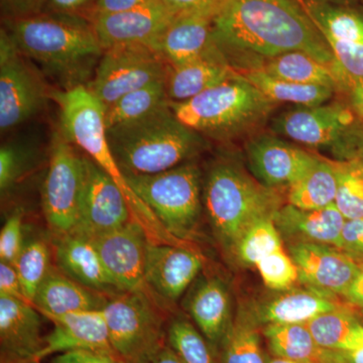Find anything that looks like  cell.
<instances>
[{
	"label": "cell",
	"instance_id": "681fc988",
	"mask_svg": "<svg viewBox=\"0 0 363 363\" xmlns=\"http://www.w3.org/2000/svg\"><path fill=\"white\" fill-rule=\"evenodd\" d=\"M14 18L40 13L45 0H2Z\"/></svg>",
	"mask_w": 363,
	"mask_h": 363
},
{
	"label": "cell",
	"instance_id": "9f6ffc18",
	"mask_svg": "<svg viewBox=\"0 0 363 363\" xmlns=\"http://www.w3.org/2000/svg\"><path fill=\"white\" fill-rule=\"evenodd\" d=\"M267 363H304L295 362V360L286 359L278 357H267Z\"/></svg>",
	"mask_w": 363,
	"mask_h": 363
},
{
	"label": "cell",
	"instance_id": "f1b7e54d",
	"mask_svg": "<svg viewBox=\"0 0 363 363\" xmlns=\"http://www.w3.org/2000/svg\"><path fill=\"white\" fill-rule=\"evenodd\" d=\"M337 190V161L320 157L302 179L288 188V204L301 209H322L335 204Z\"/></svg>",
	"mask_w": 363,
	"mask_h": 363
},
{
	"label": "cell",
	"instance_id": "277c9868",
	"mask_svg": "<svg viewBox=\"0 0 363 363\" xmlns=\"http://www.w3.org/2000/svg\"><path fill=\"white\" fill-rule=\"evenodd\" d=\"M203 204L215 238L230 253L248 227L281 206L278 189L262 185L233 159L219 160L210 168Z\"/></svg>",
	"mask_w": 363,
	"mask_h": 363
},
{
	"label": "cell",
	"instance_id": "30bf717a",
	"mask_svg": "<svg viewBox=\"0 0 363 363\" xmlns=\"http://www.w3.org/2000/svg\"><path fill=\"white\" fill-rule=\"evenodd\" d=\"M322 33L332 55V72L339 90L350 91L363 84V9L330 0H301Z\"/></svg>",
	"mask_w": 363,
	"mask_h": 363
},
{
	"label": "cell",
	"instance_id": "6f0895ef",
	"mask_svg": "<svg viewBox=\"0 0 363 363\" xmlns=\"http://www.w3.org/2000/svg\"><path fill=\"white\" fill-rule=\"evenodd\" d=\"M35 359H11V358L1 357L0 363H40Z\"/></svg>",
	"mask_w": 363,
	"mask_h": 363
},
{
	"label": "cell",
	"instance_id": "836d02e7",
	"mask_svg": "<svg viewBox=\"0 0 363 363\" xmlns=\"http://www.w3.org/2000/svg\"><path fill=\"white\" fill-rule=\"evenodd\" d=\"M259 325L241 309L220 346V363H267L260 343Z\"/></svg>",
	"mask_w": 363,
	"mask_h": 363
},
{
	"label": "cell",
	"instance_id": "7c38bea8",
	"mask_svg": "<svg viewBox=\"0 0 363 363\" xmlns=\"http://www.w3.org/2000/svg\"><path fill=\"white\" fill-rule=\"evenodd\" d=\"M84 180V156L63 135L52 147L42 189L45 221L58 236L73 233L77 224Z\"/></svg>",
	"mask_w": 363,
	"mask_h": 363
},
{
	"label": "cell",
	"instance_id": "ac0fdd59",
	"mask_svg": "<svg viewBox=\"0 0 363 363\" xmlns=\"http://www.w3.org/2000/svg\"><path fill=\"white\" fill-rule=\"evenodd\" d=\"M286 252L297 267L298 281L341 297L359 269V259L330 245L291 243Z\"/></svg>",
	"mask_w": 363,
	"mask_h": 363
},
{
	"label": "cell",
	"instance_id": "d6986e66",
	"mask_svg": "<svg viewBox=\"0 0 363 363\" xmlns=\"http://www.w3.org/2000/svg\"><path fill=\"white\" fill-rule=\"evenodd\" d=\"M202 267L199 253L187 245L152 241L147 252L145 286L155 297L176 302L194 283Z\"/></svg>",
	"mask_w": 363,
	"mask_h": 363
},
{
	"label": "cell",
	"instance_id": "f35d334b",
	"mask_svg": "<svg viewBox=\"0 0 363 363\" xmlns=\"http://www.w3.org/2000/svg\"><path fill=\"white\" fill-rule=\"evenodd\" d=\"M337 164L336 207L346 220L363 218V162L357 157Z\"/></svg>",
	"mask_w": 363,
	"mask_h": 363
},
{
	"label": "cell",
	"instance_id": "1f68e13d",
	"mask_svg": "<svg viewBox=\"0 0 363 363\" xmlns=\"http://www.w3.org/2000/svg\"><path fill=\"white\" fill-rule=\"evenodd\" d=\"M274 357L304 363H316L325 350L317 345L307 324H271L262 329Z\"/></svg>",
	"mask_w": 363,
	"mask_h": 363
},
{
	"label": "cell",
	"instance_id": "db71d44e",
	"mask_svg": "<svg viewBox=\"0 0 363 363\" xmlns=\"http://www.w3.org/2000/svg\"><path fill=\"white\" fill-rule=\"evenodd\" d=\"M350 105L363 125V84L358 85L350 93Z\"/></svg>",
	"mask_w": 363,
	"mask_h": 363
},
{
	"label": "cell",
	"instance_id": "c3c4849f",
	"mask_svg": "<svg viewBox=\"0 0 363 363\" xmlns=\"http://www.w3.org/2000/svg\"><path fill=\"white\" fill-rule=\"evenodd\" d=\"M96 0H45L50 13L78 14L87 11Z\"/></svg>",
	"mask_w": 363,
	"mask_h": 363
},
{
	"label": "cell",
	"instance_id": "4fadbf2b",
	"mask_svg": "<svg viewBox=\"0 0 363 363\" xmlns=\"http://www.w3.org/2000/svg\"><path fill=\"white\" fill-rule=\"evenodd\" d=\"M11 33H0V130H13L37 114L45 104V88L28 66Z\"/></svg>",
	"mask_w": 363,
	"mask_h": 363
},
{
	"label": "cell",
	"instance_id": "d6a6232c",
	"mask_svg": "<svg viewBox=\"0 0 363 363\" xmlns=\"http://www.w3.org/2000/svg\"><path fill=\"white\" fill-rule=\"evenodd\" d=\"M168 104L166 81H157L133 91L105 109L106 130L138 121Z\"/></svg>",
	"mask_w": 363,
	"mask_h": 363
},
{
	"label": "cell",
	"instance_id": "74e56055",
	"mask_svg": "<svg viewBox=\"0 0 363 363\" xmlns=\"http://www.w3.org/2000/svg\"><path fill=\"white\" fill-rule=\"evenodd\" d=\"M51 253L47 243L33 240L26 243L16 259L14 267L20 278L23 295L33 305L38 290L51 269Z\"/></svg>",
	"mask_w": 363,
	"mask_h": 363
},
{
	"label": "cell",
	"instance_id": "f5cc1de1",
	"mask_svg": "<svg viewBox=\"0 0 363 363\" xmlns=\"http://www.w3.org/2000/svg\"><path fill=\"white\" fill-rule=\"evenodd\" d=\"M145 363H181V362L168 344H164Z\"/></svg>",
	"mask_w": 363,
	"mask_h": 363
},
{
	"label": "cell",
	"instance_id": "83f0119b",
	"mask_svg": "<svg viewBox=\"0 0 363 363\" xmlns=\"http://www.w3.org/2000/svg\"><path fill=\"white\" fill-rule=\"evenodd\" d=\"M238 73L223 56L208 57L181 65H169L167 94L172 104L187 101L225 82Z\"/></svg>",
	"mask_w": 363,
	"mask_h": 363
},
{
	"label": "cell",
	"instance_id": "d4e9b609",
	"mask_svg": "<svg viewBox=\"0 0 363 363\" xmlns=\"http://www.w3.org/2000/svg\"><path fill=\"white\" fill-rule=\"evenodd\" d=\"M186 308L208 342L214 350H220L233 324L226 284L216 277L200 279L189 293Z\"/></svg>",
	"mask_w": 363,
	"mask_h": 363
},
{
	"label": "cell",
	"instance_id": "e575fe53",
	"mask_svg": "<svg viewBox=\"0 0 363 363\" xmlns=\"http://www.w3.org/2000/svg\"><path fill=\"white\" fill-rule=\"evenodd\" d=\"M306 324L319 347L343 352L362 323L354 313L343 306L338 309L322 313Z\"/></svg>",
	"mask_w": 363,
	"mask_h": 363
},
{
	"label": "cell",
	"instance_id": "7402d4cb",
	"mask_svg": "<svg viewBox=\"0 0 363 363\" xmlns=\"http://www.w3.org/2000/svg\"><path fill=\"white\" fill-rule=\"evenodd\" d=\"M274 224L284 242L317 243L340 247L341 233L346 219L335 204L322 209H301L281 205L274 212Z\"/></svg>",
	"mask_w": 363,
	"mask_h": 363
},
{
	"label": "cell",
	"instance_id": "484cf974",
	"mask_svg": "<svg viewBox=\"0 0 363 363\" xmlns=\"http://www.w3.org/2000/svg\"><path fill=\"white\" fill-rule=\"evenodd\" d=\"M111 296L97 292L74 281L58 267H51L43 281L33 306L45 317L50 318L69 313L102 310Z\"/></svg>",
	"mask_w": 363,
	"mask_h": 363
},
{
	"label": "cell",
	"instance_id": "9c48e42d",
	"mask_svg": "<svg viewBox=\"0 0 363 363\" xmlns=\"http://www.w3.org/2000/svg\"><path fill=\"white\" fill-rule=\"evenodd\" d=\"M109 340L126 363H145L166 344L164 317L147 289L116 294L104 309Z\"/></svg>",
	"mask_w": 363,
	"mask_h": 363
},
{
	"label": "cell",
	"instance_id": "44dd1931",
	"mask_svg": "<svg viewBox=\"0 0 363 363\" xmlns=\"http://www.w3.org/2000/svg\"><path fill=\"white\" fill-rule=\"evenodd\" d=\"M54 329L45 337L37 360L72 350L114 353L102 310H91L50 317Z\"/></svg>",
	"mask_w": 363,
	"mask_h": 363
},
{
	"label": "cell",
	"instance_id": "ffe728a7",
	"mask_svg": "<svg viewBox=\"0 0 363 363\" xmlns=\"http://www.w3.org/2000/svg\"><path fill=\"white\" fill-rule=\"evenodd\" d=\"M214 18L204 13L178 14L157 40L155 51L169 66L223 56L214 39Z\"/></svg>",
	"mask_w": 363,
	"mask_h": 363
},
{
	"label": "cell",
	"instance_id": "cb8c5ba5",
	"mask_svg": "<svg viewBox=\"0 0 363 363\" xmlns=\"http://www.w3.org/2000/svg\"><path fill=\"white\" fill-rule=\"evenodd\" d=\"M40 314L26 301L0 296L1 357L37 360L45 346Z\"/></svg>",
	"mask_w": 363,
	"mask_h": 363
},
{
	"label": "cell",
	"instance_id": "ba28073f",
	"mask_svg": "<svg viewBox=\"0 0 363 363\" xmlns=\"http://www.w3.org/2000/svg\"><path fill=\"white\" fill-rule=\"evenodd\" d=\"M272 128L294 143L328 150L338 162L357 159L363 149V125L350 104L295 107L277 116Z\"/></svg>",
	"mask_w": 363,
	"mask_h": 363
},
{
	"label": "cell",
	"instance_id": "7dc6e473",
	"mask_svg": "<svg viewBox=\"0 0 363 363\" xmlns=\"http://www.w3.org/2000/svg\"><path fill=\"white\" fill-rule=\"evenodd\" d=\"M0 296L26 301L16 267L4 262H0Z\"/></svg>",
	"mask_w": 363,
	"mask_h": 363
},
{
	"label": "cell",
	"instance_id": "6da1fadb",
	"mask_svg": "<svg viewBox=\"0 0 363 363\" xmlns=\"http://www.w3.org/2000/svg\"><path fill=\"white\" fill-rule=\"evenodd\" d=\"M214 39L238 73L259 70L269 59L304 52L325 65L334 58L301 0H228L213 21Z\"/></svg>",
	"mask_w": 363,
	"mask_h": 363
},
{
	"label": "cell",
	"instance_id": "d590c367",
	"mask_svg": "<svg viewBox=\"0 0 363 363\" xmlns=\"http://www.w3.org/2000/svg\"><path fill=\"white\" fill-rule=\"evenodd\" d=\"M272 216L262 217L255 221L236 241L231 255L243 266L255 267L267 255L285 248Z\"/></svg>",
	"mask_w": 363,
	"mask_h": 363
},
{
	"label": "cell",
	"instance_id": "2e32d148",
	"mask_svg": "<svg viewBox=\"0 0 363 363\" xmlns=\"http://www.w3.org/2000/svg\"><path fill=\"white\" fill-rule=\"evenodd\" d=\"M248 171L267 188L290 187L315 166L319 156L278 135L253 136L245 145Z\"/></svg>",
	"mask_w": 363,
	"mask_h": 363
},
{
	"label": "cell",
	"instance_id": "680465c9",
	"mask_svg": "<svg viewBox=\"0 0 363 363\" xmlns=\"http://www.w3.org/2000/svg\"><path fill=\"white\" fill-rule=\"evenodd\" d=\"M336 4H346V6H360L362 0H330Z\"/></svg>",
	"mask_w": 363,
	"mask_h": 363
},
{
	"label": "cell",
	"instance_id": "94428289",
	"mask_svg": "<svg viewBox=\"0 0 363 363\" xmlns=\"http://www.w3.org/2000/svg\"><path fill=\"white\" fill-rule=\"evenodd\" d=\"M360 6H362V9H363V0L362 1V4H360Z\"/></svg>",
	"mask_w": 363,
	"mask_h": 363
},
{
	"label": "cell",
	"instance_id": "4dcf8cb0",
	"mask_svg": "<svg viewBox=\"0 0 363 363\" xmlns=\"http://www.w3.org/2000/svg\"><path fill=\"white\" fill-rule=\"evenodd\" d=\"M259 70L281 80L300 84L326 86L339 90L337 79L330 67L304 52L279 55L267 61Z\"/></svg>",
	"mask_w": 363,
	"mask_h": 363
},
{
	"label": "cell",
	"instance_id": "11a10c76",
	"mask_svg": "<svg viewBox=\"0 0 363 363\" xmlns=\"http://www.w3.org/2000/svg\"><path fill=\"white\" fill-rule=\"evenodd\" d=\"M316 363H348L342 352L325 350L323 357Z\"/></svg>",
	"mask_w": 363,
	"mask_h": 363
},
{
	"label": "cell",
	"instance_id": "b9f144b4",
	"mask_svg": "<svg viewBox=\"0 0 363 363\" xmlns=\"http://www.w3.org/2000/svg\"><path fill=\"white\" fill-rule=\"evenodd\" d=\"M28 156L13 145H2L0 149V190L2 194L13 187L26 171Z\"/></svg>",
	"mask_w": 363,
	"mask_h": 363
},
{
	"label": "cell",
	"instance_id": "9a60e30c",
	"mask_svg": "<svg viewBox=\"0 0 363 363\" xmlns=\"http://www.w3.org/2000/svg\"><path fill=\"white\" fill-rule=\"evenodd\" d=\"M133 219L123 191L111 176L84 156V180L77 224L73 233L90 238Z\"/></svg>",
	"mask_w": 363,
	"mask_h": 363
},
{
	"label": "cell",
	"instance_id": "ab89813d",
	"mask_svg": "<svg viewBox=\"0 0 363 363\" xmlns=\"http://www.w3.org/2000/svg\"><path fill=\"white\" fill-rule=\"evenodd\" d=\"M255 267L264 285L276 292L290 290L298 281L297 267L285 248L267 255Z\"/></svg>",
	"mask_w": 363,
	"mask_h": 363
},
{
	"label": "cell",
	"instance_id": "f546056e",
	"mask_svg": "<svg viewBox=\"0 0 363 363\" xmlns=\"http://www.w3.org/2000/svg\"><path fill=\"white\" fill-rule=\"evenodd\" d=\"M272 104H290L297 107H313L327 104L335 89L326 86L300 84L281 80L262 70L240 73Z\"/></svg>",
	"mask_w": 363,
	"mask_h": 363
},
{
	"label": "cell",
	"instance_id": "f907efd6",
	"mask_svg": "<svg viewBox=\"0 0 363 363\" xmlns=\"http://www.w3.org/2000/svg\"><path fill=\"white\" fill-rule=\"evenodd\" d=\"M343 298L351 305L363 310V259H359V269L357 277Z\"/></svg>",
	"mask_w": 363,
	"mask_h": 363
},
{
	"label": "cell",
	"instance_id": "e0dca14e",
	"mask_svg": "<svg viewBox=\"0 0 363 363\" xmlns=\"http://www.w3.org/2000/svg\"><path fill=\"white\" fill-rule=\"evenodd\" d=\"M178 14L164 0H150L130 11L97 16L91 23L104 51L128 44L147 45L154 49Z\"/></svg>",
	"mask_w": 363,
	"mask_h": 363
},
{
	"label": "cell",
	"instance_id": "4316f807",
	"mask_svg": "<svg viewBox=\"0 0 363 363\" xmlns=\"http://www.w3.org/2000/svg\"><path fill=\"white\" fill-rule=\"evenodd\" d=\"M55 257L60 271L81 285L111 297L119 294L88 238L76 234L58 236Z\"/></svg>",
	"mask_w": 363,
	"mask_h": 363
},
{
	"label": "cell",
	"instance_id": "3957f363",
	"mask_svg": "<svg viewBox=\"0 0 363 363\" xmlns=\"http://www.w3.org/2000/svg\"><path fill=\"white\" fill-rule=\"evenodd\" d=\"M52 96L60 107L63 135L116 181L128 199L133 219L147 229L154 242L178 245L179 240L164 228L154 212L135 194L117 164L107 138L104 105L83 85L57 91Z\"/></svg>",
	"mask_w": 363,
	"mask_h": 363
},
{
	"label": "cell",
	"instance_id": "bcb514c9",
	"mask_svg": "<svg viewBox=\"0 0 363 363\" xmlns=\"http://www.w3.org/2000/svg\"><path fill=\"white\" fill-rule=\"evenodd\" d=\"M150 1V0H96L86 11L85 18L87 16L91 21L97 16L123 13Z\"/></svg>",
	"mask_w": 363,
	"mask_h": 363
},
{
	"label": "cell",
	"instance_id": "5bb4252c",
	"mask_svg": "<svg viewBox=\"0 0 363 363\" xmlns=\"http://www.w3.org/2000/svg\"><path fill=\"white\" fill-rule=\"evenodd\" d=\"M88 240L96 248L105 271L119 293L147 289L145 267L152 240L140 222L131 219L123 226Z\"/></svg>",
	"mask_w": 363,
	"mask_h": 363
},
{
	"label": "cell",
	"instance_id": "7bdbcfd3",
	"mask_svg": "<svg viewBox=\"0 0 363 363\" xmlns=\"http://www.w3.org/2000/svg\"><path fill=\"white\" fill-rule=\"evenodd\" d=\"M50 363H126L114 353L93 350H72L59 353Z\"/></svg>",
	"mask_w": 363,
	"mask_h": 363
},
{
	"label": "cell",
	"instance_id": "8d00e7d4",
	"mask_svg": "<svg viewBox=\"0 0 363 363\" xmlns=\"http://www.w3.org/2000/svg\"><path fill=\"white\" fill-rule=\"evenodd\" d=\"M167 341L181 363H218L211 344L199 329L184 318L172 320Z\"/></svg>",
	"mask_w": 363,
	"mask_h": 363
},
{
	"label": "cell",
	"instance_id": "52a82bcc",
	"mask_svg": "<svg viewBox=\"0 0 363 363\" xmlns=\"http://www.w3.org/2000/svg\"><path fill=\"white\" fill-rule=\"evenodd\" d=\"M136 195L156 215L173 238L189 241L195 235L202 213V183L199 167L186 162L152 175L125 174Z\"/></svg>",
	"mask_w": 363,
	"mask_h": 363
},
{
	"label": "cell",
	"instance_id": "816d5d0a",
	"mask_svg": "<svg viewBox=\"0 0 363 363\" xmlns=\"http://www.w3.org/2000/svg\"><path fill=\"white\" fill-rule=\"evenodd\" d=\"M342 353L348 363H363V324L359 325L350 345Z\"/></svg>",
	"mask_w": 363,
	"mask_h": 363
},
{
	"label": "cell",
	"instance_id": "91938a15",
	"mask_svg": "<svg viewBox=\"0 0 363 363\" xmlns=\"http://www.w3.org/2000/svg\"><path fill=\"white\" fill-rule=\"evenodd\" d=\"M357 159H359L360 161H362L363 162V149H362V152H360V154L358 155Z\"/></svg>",
	"mask_w": 363,
	"mask_h": 363
},
{
	"label": "cell",
	"instance_id": "8fae6325",
	"mask_svg": "<svg viewBox=\"0 0 363 363\" xmlns=\"http://www.w3.org/2000/svg\"><path fill=\"white\" fill-rule=\"evenodd\" d=\"M168 67L161 55L149 45H114L104 50L87 88L106 109L133 91L166 81Z\"/></svg>",
	"mask_w": 363,
	"mask_h": 363
},
{
	"label": "cell",
	"instance_id": "603a6c76",
	"mask_svg": "<svg viewBox=\"0 0 363 363\" xmlns=\"http://www.w3.org/2000/svg\"><path fill=\"white\" fill-rule=\"evenodd\" d=\"M343 307L337 296L314 286H306L279 292L247 311L255 323L305 324L322 313Z\"/></svg>",
	"mask_w": 363,
	"mask_h": 363
},
{
	"label": "cell",
	"instance_id": "7a4b0ae2",
	"mask_svg": "<svg viewBox=\"0 0 363 363\" xmlns=\"http://www.w3.org/2000/svg\"><path fill=\"white\" fill-rule=\"evenodd\" d=\"M107 130V138L121 171L152 175L191 161L206 142L181 123L168 104L150 116Z\"/></svg>",
	"mask_w": 363,
	"mask_h": 363
},
{
	"label": "cell",
	"instance_id": "60d3db41",
	"mask_svg": "<svg viewBox=\"0 0 363 363\" xmlns=\"http://www.w3.org/2000/svg\"><path fill=\"white\" fill-rule=\"evenodd\" d=\"M23 247V213L16 210L6 219L0 231V260L14 266Z\"/></svg>",
	"mask_w": 363,
	"mask_h": 363
},
{
	"label": "cell",
	"instance_id": "f6af8a7d",
	"mask_svg": "<svg viewBox=\"0 0 363 363\" xmlns=\"http://www.w3.org/2000/svg\"><path fill=\"white\" fill-rule=\"evenodd\" d=\"M174 11L182 13H204L216 16L228 0H164Z\"/></svg>",
	"mask_w": 363,
	"mask_h": 363
},
{
	"label": "cell",
	"instance_id": "ee69618b",
	"mask_svg": "<svg viewBox=\"0 0 363 363\" xmlns=\"http://www.w3.org/2000/svg\"><path fill=\"white\" fill-rule=\"evenodd\" d=\"M339 248L357 259H363V218L345 221Z\"/></svg>",
	"mask_w": 363,
	"mask_h": 363
},
{
	"label": "cell",
	"instance_id": "8992f818",
	"mask_svg": "<svg viewBox=\"0 0 363 363\" xmlns=\"http://www.w3.org/2000/svg\"><path fill=\"white\" fill-rule=\"evenodd\" d=\"M169 105L188 128L221 140L252 133L264 124L274 107L240 73L192 99Z\"/></svg>",
	"mask_w": 363,
	"mask_h": 363
},
{
	"label": "cell",
	"instance_id": "5b68a950",
	"mask_svg": "<svg viewBox=\"0 0 363 363\" xmlns=\"http://www.w3.org/2000/svg\"><path fill=\"white\" fill-rule=\"evenodd\" d=\"M9 32L23 56L59 75L79 73L104 54L92 23L80 14L38 13L13 18Z\"/></svg>",
	"mask_w": 363,
	"mask_h": 363
}]
</instances>
